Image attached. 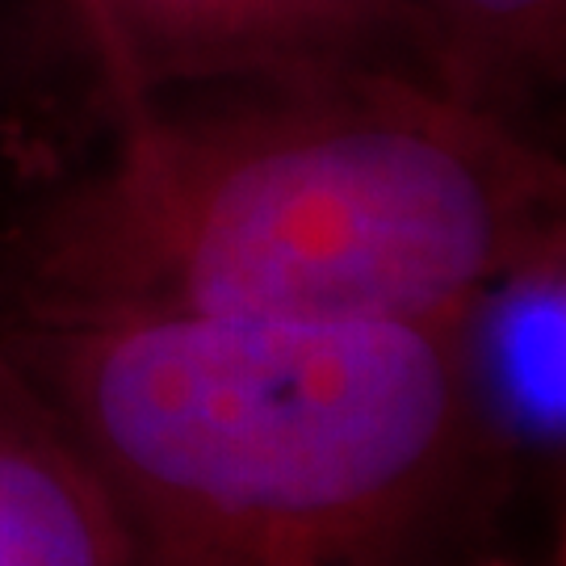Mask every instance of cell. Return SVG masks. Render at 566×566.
<instances>
[{
    "instance_id": "obj_6",
    "label": "cell",
    "mask_w": 566,
    "mask_h": 566,
    "mask_svg": "<svg viewBox=\"0 0 566 566\" xmlns=\"http://www.w3.org/2000/svg\"><path fill=\"white\" fill-rule=\"evenodd\" d=\"M432 88L537 130L566 76V0H411Z\"/></svg>"
},
{
    "instance_id": "obj_4",
    "label": "cell",
    "mask_w": 566,
    "mask_h": 566,
    "mask_svg": "<svg viewBox=\"0 0 566 566\" xmlns=\"http://www.w3.org/2000/svg\"><path fill=\"white\" fill-rule=\"evenodd\" d=\"M0 566H135L102 479L0 332Z\"/></svg>"
},
{
    "instance_id": "obj_7",
    "label": "cell",
    "mask_w": 566,
    "mask_h": 566,
    "mask_svg": "<svg viewBox=\"0 0 566 566\" xmlns=\"http://www.w3.org/2000/svg\"><path fill=\"white\" fill-rule=\"evenodd\" d=\"M18 4H21V0H0V25L13 18V9H18Z\"/></svg>"
},
{
    "instance_id": "obj_5",
    "label": "cell",
    "mask_w": 566,
    "mask_h": 566,
    "mask_svg": "<svg viewBox=\"0 0 566 566\" xmlns=\"http://www.w3.org/2000/svg\"><path fill=\"white\" fill-rule=\"evenodd\" d=\"M105 102L240 72H282L273 0H55Z\"/></svg>"
},
{
    "instance_id": "obj_3",
    "label": "cell",
    "mask_w": 566,
    "mask_h": 566,
    "mask_svg": "<svg viewBox=\"0 0 566 566\" xmlns=\"http://www.w3.org/2000/svg\"><path fill=\"white\" fill-rule=\"evenodd\" d=\"M453 327L479 441L528 458L558 453L566 437V231L495 273Z\"/></svg>"
},
{
    "instance_id": "obj_1",
    "label": "cell",
    "mask_w": 566,
    "mask_h": 566,
    "mask_svg": "<svg viewBox=\"0 0 566 566\" xmlns=\"http://www.w3.org/2000/svg\"><path fill=\"white\" fill-rule=\"evenodd\" d=\"M109 114L102 160L13 231L25 319L453 324L566 231L542 135L403 72H240Z\"/></svg>"
},
{
    "instance_id": "obj_2",
    "label": "cell",
    "mask_w": 566,
    "mask_h": 566,
    "mask_svg": "<svg viewBox=\"0 0 566 566\" xmlns=\"http://www.w3.org/2000/svg\"><path fill=\"white\" fill-rule=\"evenodd\" d=\"M135 566H399L479 449L453 324L25 319Z\"/></svg>"
}]
</instances>
